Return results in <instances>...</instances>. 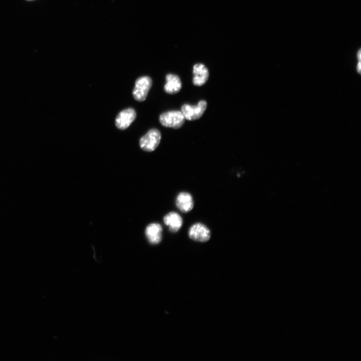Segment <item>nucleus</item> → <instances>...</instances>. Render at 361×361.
<instances>
[{
    "label": "nucleus",
    "mask_w": 361,
    "mask_h": 361,
    "mask_svg": "<svg viewBox=\"0 0 361 361\" xmlns=\"http://www.w3.org/2000/svg\"><path fill=\"white\" fill-rule=\"evenodd\" d=\"M152 86V80L148 76H142L136 82L135 86L132 92L134 98L138 102L144 101Z\"/></svg>",
    "instance_id": "obj_3"
},
{
    "label": "nucleus",
    "mask_w": 361,
    "mask_h": 361,
    "mask_svg": "<svg viewBox=\"0 0 361 361\" xmlns=\"http://www.w3.org/2000/svg\"><path fill=\"white\" fill-rule=\"evenodd\" d=\"M194 84L196 86H200L206 83L209 78L210 73L205 65L198 64L194 66Z\"/></svg>",
    "instance_id": "obj_10"
},
{
    "label": "nucleus",
    "mask_w": 361,
    "mask_h": 361,
    "mask_svg": "<svg viewBox=\"0 0 361 361\" xmlns=\"http://www.w3.org/2000/svg\"><path fill=\"white\" fill-rule=\"evenodd\" d=\"M188 236L195 242L204 243L210 240L212 233L206 225L201 223H196L190 228Z\"/></svg>",
    "instance_id": "obj_5"
},
{
    "label": "nucleus",
    "mask_w": 361,
    "mask_h": 361,
    "mask_svg": "<svg viewBox=\"0 0 361 361\" xmlns=\"http://www.w3.org/2000/svg\"><path fill=\"white\" fill-rule=\"evenodd\" d=\"M208 107L206 100H201L197 106H191L188 104L184 105L182 108L185 118L188 120H196L200 119L205 112Z\"/></svg>",
    "instance_id": "obj_4"
},
{
    "label": "nucleus",
    "mask_w": 361,
    "mask_h": 361,
    "mask_svg": "<svg viewBox=\"0 0 361 361\" xmlns=\"http://www.w3.org/2000/svg\"><path fill=\"white\" fill-rule=\"evenodd\" d=\"M136 118L135 110L132 108L126 109L119 113L116 120V125L120 130L126 129Z\"/></svg>",
    "instance_id": "obj_6"
},
{
    "label": "nucleus",
    "mask_w": 361,
    "mask_h": 361,
    "mask_svg": "<svg viewBox=\"0 0 361 361\" xmlns=\"http://www.w3.org/2000/svg\"><path fill=\"white\" fill-rule=\"evenodd\" d=\"M186 118L182 112L169 111L162 114L160 116V122L164 126L178 129L182 128Z\"/></svg>",
    "instance_id": "obj_1"
},
{
    "label": "nucleus",
    "mask_w": 361,
    "mask_h": 361,
    "mask_svg": "<svg viewBox=\"0 0 361 361\" xmlns=\"http://www.w3.org/2000/svg\"><path fill=\"white\" fill-rule=\"evenodd\" d=\"M161 140L160 132L156 128L150 130L140 140V148L148 152L156 150L159 145Z\"/></svg>",
    "instance_id": "obj_2"
},
{
    "label": "nucleus",
    "mask_w": 361,
    "mask_h": 361,
    "mask_svg": "<svg viewBox=\"0 0 361 361\" xmlns=\"http://www.w3.org/2000/svg\"><path fill=\"white\" fill-rule=\"evenodd\" d=\"M162 226L157 223L148 225L146 228L145 234L149 242L153 245L159 244L162 239Z\"/></svg>",
    "instance_id": "obj_9"
},
{
    "label": "nucleus",
    "mask_w": 361,
    "mask_h": 361,
    "mask_svg": "<svg viewBox=\"0 0 361 361\" xmlns=\"http://www.w3.org/2000/svg\"><path fill=\"white\" fill-rule=\"evenodd\" d=\"M360 64L359 62L358 64V66H357V70L358 71V72H360Z\"/></svg>",
    "instance_id": "obj_12"
},
{
    "label": "nucleus",
    "mask_w": 361,
    "mask_h": 361,
    "mask_svg": "<svg viewBox=\"0 0 361 361\" xmlns=\"http://www.w3.org/2000/svg\"><path fill=\"white\" fill-rule=\"evenodd\" d=\"M176 205L180 212L187 214L194 209V200L192 196L188 192L180 193L176 200Z\"/></svg>",
    "instance_id": "obj_7"
},
{
    "label": "nucleus",
    "mask_w": 361,
    "mask_h": 361,
    "mask_svg": "<svg viewBox=\"0 0 361 361\" xmlns=\"http://www.w3.org/2000/svg\"><path fill=\"white\" fill-rule=\"evenodd\" d=\"M357 56H358V60H360V50H359V52H358Z\"/></svg>",
    "instance_id": "obj_13"
},
{
    "label": "nucleus",
    "mask_w": 361,
    "mask_h": 361,
    "mask_svg": "<svg viewBox=\"0 0 361 361\" xmlns=\"http://www.w3.org/2000/svg\"><path fill=\"white\" fill-rule=\"evenodd\" d=\"M182 88V82L176 75L168 74L166 76V84L164 90L167 94H174L180 92Z\"/></svg>",
    "instance_id": "obj_11"
},
{
    "label": "nucleus",
    "mask_w": 361,
    "mask_h": 361,
    "mask_svg": "<svg viewBox=\"0 0 361 361\" xmlns=\"http://www.w3.org/2000/svg\"><path fill=\"white\" fill-rule=\"evenodd\" d=\"M164 222L172 233L178 232L183 226L184 221L182 216L174 212H171L164 216Z\"/></svg>",
    "instance_id": "obj_8"
},
{
    "label": "nucleus",
    "mask_w": 361,
    "mask_h": 361,
    "mask_svg": "<svg viewBox=\"0 0 361 361\" xmlns=\"http://www.w3.org/2000/svg\"><path fill=\"white\" fill-rule=\"evenodd\" d=\"M28 1H34V0H28Z\"/></svg>",
    "instance_id": "obj_14"
}]
</instances>
